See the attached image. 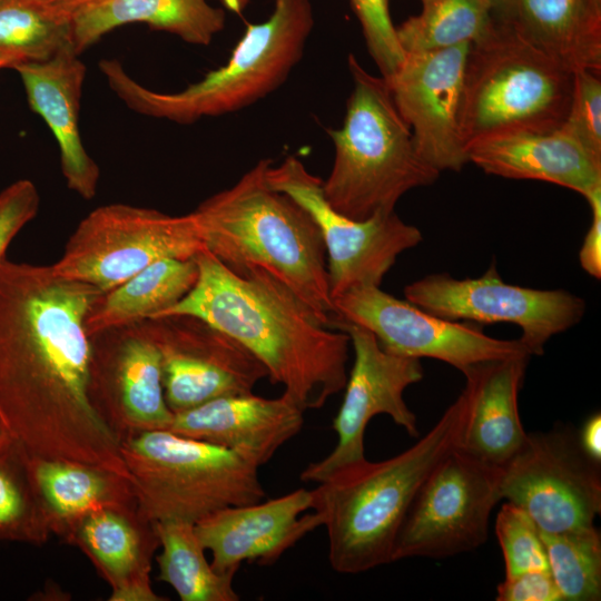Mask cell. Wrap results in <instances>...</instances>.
<instances>
[{
	"label": "cell",
	"mask_w": 601,
	"mask_h": 601,
	"mask_svg": "<svg viewBox=\"0 0 601 601\" xmlns=\"http://www.w3.org/2000/svg\"><path fill=\"white\" fill-rule=\"evenodd\" d=\"M161 357V382L173 413L208 401L253 393L265 366L239 342L190 315L141 322Z\"/></svg>",
	"instance_id": "obj_16"
},
{
	"label": "cell",
	"mask_w": 601,
	"mask_h": 601,
	"mask_svg": "<svg viewBox=\"0 0 601 601\" xmlns=\"http://www.w3.org/2000/svg\"><path fill=\"white\" fill-rule=\"evenodd\" d=\"M336 318L367 328L385 351L434 358L464 373L486 361L530 356L518 339L489 336L481 328L433 315L381 286L354 287L333 300Z\"/></svg>",
	"instance_id": "obj_15"
},
{
	"label": "cell",
	"mask_w": 601,
	"mask_h": 601,
	"mask_svg": "<svg viewBox=\"0 0 601 601\" xmlns=\"http://www.w3.org/2000/svg\"><path fill=\"white\" fill-rule=\"evenodd\" d=\"M40 196L29 179H19L0 193V262L18 233L38 214Z\"/></svg>",
	"instance_id": "obj_37"
},
{
	"label": "cell",
	"mask_w": 601,
	"mask_h": 601,
	"mask_svg": "<svg viewBox=\"0 0 601 601\" xmlns=\"http://www.w3.org/2000/svg\"><path fill=\"white\" fill-rule=\"evenodd\" d=\"M194 213L171 216L127 204L99 206L69 236L51 265L60 277L106 293L164 258H191L204 249Z\"/></svg>",
	"instance_id": "obj_9"
},
{
	"label": "cell",
	"mask_w": 601,
	"mask_h": 601,
	"mask_svg": "<svg viewBox=\"0 0 601 601\" xmlns=\"http://www.w3.org/2000/svg\"><path fill=\"white\" fill-rule=\"evenodd\" d=\"M23 61L18 55L0 50V69L12 68L16 63Z\"/></svg>",
	"instance_id": "obj_45"
},
{
	"label": "cell",
	"mask_w": 601,
	"mask_h": 601,
	"mask_svg": "<svg viewBox=\"0 0 601 601\" xmlns=\"http://www.w3.org/2000/svg\"><path fill=\"white\" fill-rule=\"evenodd\" d=\"M592 211L591 226L579 252L581 267L592 277H601V190L587 198Z\"/></svg>",
	"instance_id": "obj_39"
},
{
	"label": "cell",
	"mask_w": 601,
	"mask_h": 601,
	"mask_svg": "<svg viewBox=\"0 0 601 601\" xmlns=\"http://www.w3.org/2000/svg\"><path fill=\"white\" fill-rule=\"evenodd\" d=\"M530 356L479 363L463 373L466 417L459 447L490 464L504 465L521 447L518 397Z\"/></svg>",
	"instance_id": "obj_24"
},
{
	"label": "cell",
	"mask_w": 601,
	"mask_h": 601,
	"mask_svg": "<svg viewBox=\"0 0 601 601\" xmlns=\"http://www.w3.org/2000/svg\"><path fill=\"white\" fill-rule=\"evenodd\" d=\"M78 548L111 589L110 601H164L151 588L159 549L155 523L137 505L105 508L82 518L63 539Z\"/></svg>",
	"instance_id": "obj_21"
},
{
	"label": "cell",
	"mask_w": 601,
	"mask_h": 601,
	"mask_svg": "<svg viewBox=\"0 0 601 601\" xmlns=\"http://www.w3.org/2000/svg\"><path fill=\"white\" fill-rule=\"evenodd\" d=\"M423 9L396 28L405 53L431 52L483 38L494 22L487 0H422Z\"/></svg>",
	"instance_id": "obj_30"
},
{
	"label": "cell",
	"mask_w": 601,
	"mask_h": 601,
	"mask_svg": "<svg viewBox=\"0 0 601 601\" xmlns=\"http://www.w3.org/2000/svg\"><path fill=\"white\" fill-rule=\"evenodd\" d=\"M500 491L543 533L593 525L601 511L600 463L583 451L571 427L526 433L501 466Z\"/></svg>",
	"instance_id": "obj_12"
},
{
	"label": "cell",
	"mask_w": 601,
	"mask_h": 601,
	"mask_svg": "<svg viewBox=\"0 0 601 601\" xmlns=\"http://www.w3.org/2000/svg\"><path fill=\"white\" fill-rule=\"evenodd\" d=\"M410 303L450 321L482 324L511 323L532 355H542L546 342L578 324L585 302L564 289H536L506 283L494 263L477 278L457 279L430 274L404 288Z\"/></svg>",
	"instance_id": "obj_13"
},
{
	"label": "cell",
	"mask_w": 601,
	"mask_h": 601,
	"mask_svg": "<svg viewBox=\"0 0 601 601\" xmlns=\"http://www.w3.org/2000/svg\"><path fill=\"white\" fill-rule=\"evenodd\" d=\"M466 155L489 175L555 184L585 199L601 190V161L560 128L485 137L469 142Z\"/></svg>",
	"instance_id": "obj_23"
},
{
	"label": "cell",
	"mask_w": 601,
	"mask_h": 601,
	"mask_svg": "<svg viewBox=\"0 0 601 601\" xmlns=\"http://www.w3.org/2000/svg\"><path fill=\"white\" fill-rule=\"evenodd\" d=\"M583 451L595 462H601V415L594 413L578 432Z\"/></svg>",
	"instance_id": "obj_40"
},
{
	"label": "cell",
	"mask_w": 601,
	"mask_h": 601,
	"mask_svg": "<svg viewBox=\"0 0 601 601\" xmlns=\"http://www.w3.org/2000/svg\"><path fill=\"white\" fill-rule=\"evenodd\" d=\"M349 1L361 23L367 50L381 76L385 79L391 77L401 67L404 52L391 19L388 0Z\"/></svg>",
	"instance_id": "obj_36"
},
{
	"label": "cell",
	"mask_w": 601,
	"mask_h": 601,
	"mask_svg": "<svg viewBox=\"0 0 601 601\" xmlns=\"http://www.w3.org/2000/svg\"><path fill=\"white\" fill-rule=\"evenodd\" d=\"M591 157L601 161V79L600 72H573V91L568 115L560 127Z\"/></svg>",
	"instance_id": "obj_35"
},
{
	"label": "cell",
	"mask_w": 601,
	"mask_h": 601,
	"mask_svg": "<svg viewBox=\"0 0 601 601\" xmlns=\"http://www.w3.org/2000/svg\"><path fill=\"white\" fill-rule=\"evenodd\" d=\"M331 328L348 335L354 363L343 402L333 420L336 444L325 457L303 470L300 480L304 482L318 483L335 471L366 459L365 431L376 415H388L413 437L418 434L416 415L405 403L404 392L422 381L421 359L385 351L375 335L361 325L335 319Z\"/></svg>",
	"instance_id": "obj_14"
},
{
	"label": "cell",
	"mask_w": 601,
	"mask_h": 601,
	"mask_svg": "<svg viewBox=\"0 0 601 601\" xmlns=\"http://www.w3.org/2000/svg\"><path fill=\"white\" fill-rule=\"evenodd\" d=\"M14 440V436L0 414V453Z\"/></svg>",
	"instance_id": "obj_43"
},
{
	"label": "cell",
	"mask_w": 601,
	"mask_h": 601,
	"mask_svg": "<svg viewBox=\"0 0 601 601\" xmlns=\"http://www.w3.org/2000/svg\"><path fill=\"white\" fill-rule=\"evenodd\" d=\"M72 18L81 10L95 6L104 0H42Z\"/></svg>",
	"instance_id": "obj_41"
},
{
	"label": "cell",
	"mask_w": 601,
	"mask_h": 601,
	"mask_svg": "<svg viewBox=\"0 0 601 601\" xmlns=\"http://www.w3.org/2000/svg\"><path fill=\"white\" fill-rule=\"evenodd\" d=\"M89 338L90 401L118 442L168 430L174 413L164 395L160 352L142 323Z\"/></svg>",
	"instance_id": "obj_17"
},
{
	"label": "cell",
	"mask_w": 601,
	"mask_h": 601,
	"mask_svg": "<svg viewBox=\"0 0 601 601\" xmlns=\"http://www.w3.org/2000/svg\"><path fill=\"white\" fill-rule=\"evenodd\" d=\"M573 91V71L529 41L508 20L494 18L471 43L463 83L465 144L490 136L559 129Z\"/></svg>",
	"instance_id": "obj_7"
},
{
	"label": "cell",
	"mask_w": 601,
	"mask_h": 601,
	"mask_svg": "<svg viewBox=\"0 0 601 601\" xmlns=\"http://www.w3.org/2000/svg\"><path fill=\"white\" fill-rule=\"evenodd\" d=\"M304 412L284 393L228 395L174 413L168 431L233 450L260 467L300 432Z\"/></svg>",
	"instance_id": "obj_20"
},
{
	"label": "cell",
	"mask_w": 601,
	"mask_h": 601,
	"mask_svg": "<svg viewBox=\"0 0 601 601\" xmlns=\"http://www.w3.org/2000/svg\"><path fill=\"white\" fill-rule=\"evenodd\" d=\"M511 22L571 71H601V0H519Z\"/></svg>",
	"instance_id": "obj_27"
},
{
	"label": "cell",
	"mask_w": 601,
	"mask_h": 601,
	"mask_svg": "<svg viewBox=\"0 0 601 601\" xmlns=\"http://www.w3.org/2000/svg\"><path fill=\"white\" fill-rule=\"evenodd\" d=\"M69 49L75 51L71 16L42 0H0V50L43 61Z\"/></svg>",
	"instance_id": "obj_31"
},
{
	"label": "cell",
	"mask_w": 601,
	"mask_h": 601,
	"mask_svg": "<svg viewBox=\"0 0 601 601\" xmlns=\"http://www.w3.org/2000/svg\"><path fill=\"white\" fill-rule=\"evenodd\" d=\"M268 185L299 204L321 230L326 249L332 303L358 286H381L403 252L418 245L421 230L403 221L395 211L354 220L326 200L323 180L296 156L269 165Z\"/></svg>",
	"instance_id": "obj_11"
},
{
	"label": "cell",
	"mask_w": 601,
	"mask_h": 601,
	"mask_svg": "<svg viewBox=\"0 0 601 601\" xmlns=\"http://www.w3.org/2000/svg\"><path fill=\"white\" fill-rule=\"evenodd\" d=\"M466 417L461 392L414 445L384 461L364 459L329 474L312 490L328 538L334 571L356 574L392 562L405 515L433 469L460 445Z\"/></svg>",
	"instance_id": "obj_3"
},
{
	"label": "cell",
	"mask_w": 601,
	"mask_h": 601,
	"mask_svg": "<svg viewBox=\"0 0 601 601\" xmlns=\"http://www.w3.org/2000/svg\"><path fill=\"white\" fill-rule=\"evenodd\" d=\"M28 469L50 532L62 540L93 511L137 505L130 480L106 467L29 453Z\"/></svg>",
	"instance_id": "obj_25"
},
{
	"label": "cell",
	"mask_w": 601,
	"mask_h": 601,
	"mask_svg": "<svg viewBox=\"0 0 601 601\" xmlns=\"http://www.w3.org/2000/svg\"><path fill=\"white\" fill-rule=\"evenodd\" d=\"M72 49L43 61H20L17 71L29 107L51 130L67 187L86 200L97 194L100 170L79 131V111L87 68Z\"/></svg>",
	"instance_id": "obj_22"
},
{
	"label": "cell",
	"mask_w": 601,
	"mask_h": 601,
	"mask_svg": "<svg viewBox=\"0 0 601 601\" xmlns=\"http://www.w3.org/2000/svg\"><path fill=\"white\" fill-rule=\"evenodd\" d=\"M28 456L16 439L0 453V541L42 545L51 532L29 473Z\"/></svg>",
	"instance_id": "obj_32"
},
{
	"label": "cell",
	"mask_w": 601,
	"mask_h": 601,
	"mask_svg": "<svg viewBox=\"0 0 601 601\" xmlns=\"http://www.w3.org/2000/svg\"><path fill=\"white\" fill-rule=\"evenodd\" d=\"M197 277L195 257L150 264L96 299L86 317L88 336L156 317L180 300Z\"/></svg>",
	"instance_id": "obj_28"
},
{
	"label": "cell",
	"mask_w": 601,
	"mask_h": 601,
	"mask_svg": "<svg viewBox=\"0 0 601 601\" xmlns=\"http://www.w3.org/2000/svg\"><path fill=\"white\" fill-rule=\"evenodd\" d=\"M541 535L562 601L600 600L601 535L594 524Z\"/></svg>",
	"instance_id": "obj_33"
},
{
	"label": "cell",
	"mask_w": 601,
	"mask_h": 601,
	"mask_svg": "<svg viewBox=\"0 0 601 601\" xmlns=\"http://www.w3.org/2000/svg\"><path fill=\"white\" fill-rule=\"evenodd\" d=\"M347 67L353 90L342 126L328 130L334 161L323 191L335 210L365 220L393 213L404 194L434 184L441 173L420 155L385 78L352 53Z\"/></svg>",
	"instance_id": "obj_6"
},
{
	"label": "cell",
	"mask_w": 601,
	"mask_h": 601,
	"mask_svg": "<svg viewBox=\"0 0 601 601\" xmlns=\"http://www.w3.org/2000/svg\"><path fill=\"white\" fill-rule=\"evenodd\" d=\"M470 46L405 53L401 67L385 79L420 155L440 173L460 171L469 162L461 110Z\"/></svg>",
	"instance_id": "obj_18"
},
{
	"label": "cell",
	"mask_w": 601,
	"mask_h": 601,
	"mask_svg": "<svg viewBox=\"0 0 601 601\" xmlns=\"http://www.w3.org/2000/svg\"><path fill=\"white\" fill-rule=\"evenodd\" d=\"M500 480L501 466L459 446L451 451L417 491L398 531L392 562L452 556L482 545L491 512L502 499Z\"/></svg>",
	"instance_id": "obj_10"
},
{
	"label": "cell",
	"mask_w": 601,
	"mask_h": 601,
	"mask_svg": "<svg viewBox=\"0 0 601 601\" xmlns=\"http://www.w3.org/2000/svg\"><path fill=\"white\" fill-rule=\"evenodd\" d=\"M497 601H562L549 569L505 577L496 588Z\"/></svg>",
	"instance_id": "obj_38"
},
{
	"label": "cell",
	"mask_w": 601,
	"mask_h": 601,
	"mask_svg": "<svg viewBox=\"0 0 601 601\" xmlns=\"http://www.w3.org/2000/svg\"><path fill=\"white\" fill-rule=\"evenodd\" d=\"M101 294L51 265L0 262V414L29 453L129 479L120 443L89 396L85 323Z\"/></svg>",
	"instance_id": "obj_1"
},
{
	"label": "cell",
	"mask_w": 601,
	"mask_h": 601,
	"mask_svg": "<svg viewBox=\"0 0 601 601\" xmlns=\"http://www.w3.org/2000/svg\"><path fill=\"white\" fill-rule=\"evenodd\" d=\"M139 512L151 522L196 523L234 505L262 501L257 466L239 453L168 430L120 442Z\"/></svg>",
	"instance_id": "obj_8"
},
{
	"label": "cell",
	"mask_w": 601,
	"mask_h": 601,
	"mask_svg": "<svg viewBox=\"0 0 601 601\" xmlns=\"http://www.w3.org/2000/svg\"><path fill=\"white\" fill-rule=\"evenodd\" d=\"M495 534L502 549L505 577L549 569L541 531L520 506L506 502L495 520Z\"/></svg>",
	"instance_id": "obj_34"
},
{
	"label": "cell",
	"mask_w": 601,
	"mask_h": 601,
	"mask_svg": "<svg viewBox=\"0 0 601 601\" xmlns=\"http://www.w3.org/2000/svg\"><path fill=\"white\" fill-rule=\"evenodd\" d=\"M272 162L260 159L193 210L205 248L233 272L265 268L331 327L336 315L321 230L299 204L268 185Z\"/></svg>",
	"instance_id": "obj_4"
},
{
	"label": "cell",
	"mask_w": 601,
	"mask_h": 601,
	"mask_svg": "<svg viewBox=\"0 0 601 601\" xmlns=\"http://www.w3.org/2000/svg\"><path fill=\"white\" fill-rule=\"evenodd\" d=\"M160 553L158 580L169 584L181 601H237L235 575L217 572L206 559L195 524L184 521L155 523Z\"/></svg>",
	"instance_id": "obj_29"
},
{
	"label": "cell",
	"mask_w": 601,
	"mask_h": 601,
	"mask_svg": "<svg viewBox=\"0 0 601 601\" xmlns=\"http://www.w3.org/2000/svg\"><path fill=\"white\" fill-rule=\"evenodd\" d=\"M312 490L297 489L267 501L217 510L195 523L213 568L235 575L244 562L269 565L322 526L312 510Z\"/></svg>",
	"instance_id": "obj_19"
},
{
	"label": "cell",
	"mask_w": 601,
	"mask_h": 601,
	"mask_svg": "<svg viewBox=\"0 0 601 601\" xmlns=\"http://www.w3.org/2000/svg\"><path fill=\"white\" fill-rule=\"evenodd\" d=\"M193 288L157 317L190 315L247 348L303 411L344 390L349 337L324 324L293 289L259 266L233 272L206 248Z\"/></svg>",
	"instance_id": "obj_2"
},
{
	"label": "cell",
	"mask_w": 601,
	"mask_h": 601,
	"mask_svg": "<svg viewBox=\"0 0 601 601\" xmlns=\"http://www.w3.org/2000/svg\"><path fill=\"white\" fill-rule=\"evenodd\" d=\"M221 6L228 11L242 14L244 10L248 7L252 0H217Z\"/></svg>",
	"instance_id": "obj_44"
},
{
	"label": "cell",
	"mask_w": 601,
	"mask_h": 601,
	"mask_svg": "<svg viewBox=\"0 0 601 601\" xmlns=\"http://www.w3.org/2000/svg\"><path fill=\"white\" fill-rule=\"evenodd\" d=\"M225 11L209 0H104L73 17V49L80 55L118 27L144 23L195 46L224 30Z\"/></svg>",
	"instance_id": "obj_26"
},
{
	"label": "cell",
	"mask_w": 601,
	"mask_h": 601,
	"mask_svg": "<svg viewBox=\"0 0 601 601\" xmlns=\"http://www.w3.org/2000/svg\"><path fill=\"white\" fill-rule=\"evenodd\" d=\"M494 18L511 21L519 0H487Z\"/></svg>",
	"instance_id": "obj_42"
},
{
	"label": "cell",
	"mask_w": 601,
	"mask_h": 601,
	"mask_svg": "<svg viewBox=\"0 0 601 601\" xmlns=\"http://www.w3.org/2000/svg\"><path fill=\"white\" fill-rule=\"evenodd\" d=\"M313 26L311 0H274L266 20L246 26L225 65L179 91L142 86L117 59H102L99 69L132 111L189 125L239 111L279 88L302 60Z\"/></svg>",
	"instance_id": "obj_5"
}]
</instances>
